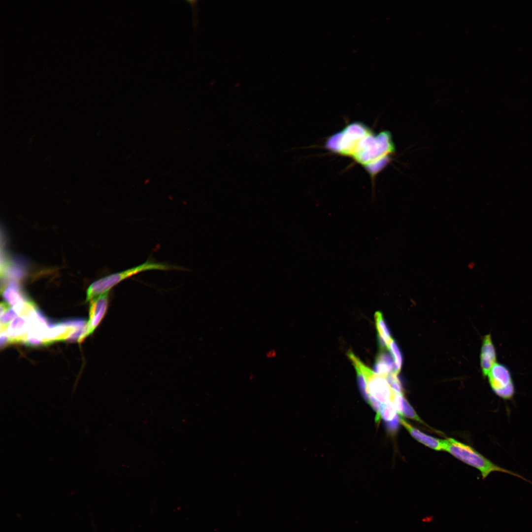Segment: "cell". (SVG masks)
Masks as SVG:
<instances>
[{"label": "cell", "mask_w": 532, "mask_h": 532, "mask_svg": "<svg viewBox=\"0 0 532 532\" xmlns=\"http://www.w3.org/2000/svg\"><path fill=\"white\" fill-rule=\"evenodd\" d=\"M497 360L496 347L491 334H488L483 339L480 353V366L484 377L487 376L493 366L497 363Z\"/></svg>", "instance_id": "cell-7"}, {"label": "cell", "mask_w": 532, "mask_h": 532, "mask_svg": "<svg viewBox=\"0 0 532 532\" xmlns=\"http://www.w3.org/2000/svg\"><path fill=\"white\" fill-rule=\"evenodd\" d=\"M374 319L378 332L379 347L381 350L388 349L393 338L382 313L380 311L376 312L374 314Z\"/></svg>", "instance_id": "cell-10"}, {"label": "cell", "mask_w": 532, "mask_h": 532, "mask_svg": "<svg viewBox=\"0 0 532 532\" xmlns=\"http://www.w3.org/2000/svg\"><path fill=\"white\" fill-rule=\"evenodd\" d=\"M401 417H406L420 423L424 424L406 399H404L400 413Z\"/></svg>", "instance_id": "cell-13"}, {"label": "cell", "mask_w": 532, "mask_h": 532, "mask_svg": "<svg viewBox=\"0 0 532 532\" xmlns=\"http://www.w3.org/2000/svg\"><path fill=\"white\" fill-rule=\"evenodd\" d=\"M32 322L28 315L20 314L0 332H5L9 343H24L31 329Z\"/></svg>", "instance_id": "cell-4"}, {"label": "cell", "mask_w": 532, "mask_h": 532, "mask_svg": "<svg viewBox=\"0 0 532 532\" xmlns=\"http://www.w3.org/2000/svg\"><path fill=\"white\" fill-rule=\"evenodd\" d=\"M443 451L449 452L462 462L477 468L481 472L483 479H485L493 472L499 471L513 475L532 484V482L521 475L498 466L471 447L453 438L445 439Z\"/></svg>", "instance_id": "cell-1"}, {"label": "cell", "mask_w": 532, "mask_h": 532, "mask_svg": "<svg viewBox=\"0 0 532 532\" xmlns=\"http://www.w3.org/2000/svg\"><path fill=\"white\" fill-rule=\"evenodd\" d=\"M388 349L390 350L395 363V372L398 374L401 370L402 363L400 350L395 341L393 339L390 343Z\"/></svg>", "instance_id": "cell-12"}, {"label": "cell", "mask_w": 532, "mask_h": 532, "mask_svg": "<svg viewBox=\"0 0 532 532\" xmlns=\"http://www.w3.org/2000/svg\"><path fill=\"white\" fill-rule=\"evenodd\" d=\"M374 372L386 377L391 372H395V365L391 355L385 350H381L377 355L374 366Z\"/></svg>", "instance_id": "cell-11"}, {"label": "cell", "mask_w": 532, "mask_h": 532, "mask_svg": "<svg viewBox=\"0 0 532 532\" xmlns=\"http://www.w3.org/2000/svg\"><path fill=\"white\" fill-rule=\"evenodd\" d=\"M398 412L392 401H390L381 406L380 410L376 416V419L378 421L382 418L386 423L388 429L391 432L397 430L399 418Z\"/></svg>", "instance_id": "cell-9"}, {"label": "cell", "mask_w": 532, "mask_h": 532, "mask_svg": "<svg viewBox=\"0 0 532 532\" xmlns=\"http://www.w3.org/2000/svg\"><path fill=\"white\" fill-rule=\"evenodd\" d=\"M1 292L6 303L11 305L20 315L29 300L21 290L19 284L15 280H11L1 288Z\"/></svg>", "instance_id": "cell-5"}, {"label": "cell", "mask_w": 532, "mask_h": 532, "mask_svg": "<svg viewBox=\"0 0 532 532\" xmlns=\"http://www.w3.org/2000/svg\"><path fill=\"white\" fill-rule=\"evenodd\" d=\"M394 392L402 393V387L399 379L398 374L393 371L385 377Z\"/></svg>", "instance_id": "cell-14"}, {"label": "cell", "mask_w": 532, "mask_h": 532, "mask_svg": "<svg viewBox=\"0 0 532 532\" xmlns=\"http://www.w3.org/2000/svg\"><path fill=\"white\" fill-rule=\"evenodd\" d=\"M19 314L12 307L9 308L0 316V330L5 329L9 323Z\"/></svg>", "instance_id": "cell-15"}, {"label": "cell", "mask_w": 532, "mask_h": 532, "mask_svg": "<svg viewBox=\"0 0 532 532\" xmlns=\"http://www.w3.org/2000/svg\"><path fill=\"white\" fill-rule=\"evenodd\" d=\"M400 423L408 432L410 435L418 442L424 445L437 451L443 450L445 439L435 438L428 435L413 427L402 417H399Z\"/></svg>", "instance_id": "cell-8"}, {"label": "cell", "mask_w": 532, "mask_h": 532, "mask_svg": "<svg viewBox=\"0 0 532 532\" xmlns=\"http://www.w3.org/2000/svg\"><path fill=\"white\" fill-rule=\"evenodd\" d=\"M108 304V293L101 295L91 300L89 320L88 322L89 335L95 331L103 319L106 312Z\"/></svg>", "instance_id": "cell-6"}, {"label": "cell", "mask_w": 532, "mask_h": 532, "mask_svg": "<svg viewBox=\"0 0 532 532\" xmlns=\"http://www.w3.org/2000/svg\"><path fill=\"white\" fill-rule=\"evenodd\" d=\"M181 266L168 264L147 260L138 266L120 272L111 274L92 283L87 291L86 300L93 299L106 293L122 281L139 273L151 270H181Z\"/></svg>", "instance_id": "cell-2"}, {"label": "cell", "mask_w": 532, "mask_h": 532, "mask_svg": "<svg viewBox=\"0 0 532 532\" xmlns=\"http://www.w3.org/2000/svg\"><path fill=\"white\" fill-rule=\"evenodd\" d=\"M490 386L493 392L504 400L511 399L515 393V388L510 369L505 365L497 363L487 375Z\"/></svg>", "instance_id": "cell-3"}]
</instances>
